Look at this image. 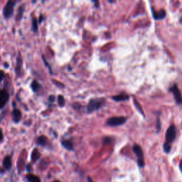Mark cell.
<instances>
[{
    "mask_svg": "<svg viewBox=\"0 0 182 182\" xmlns=\"http://www.w3.org/2000/svg\"><path fill=\"white\" fill-rule=\"evenodd\" d=\"M31 87L32 90L34 92H38L41 88V84H39L38 82L36 81V80H33V81L32 82Z\"/></svg>",
    "mask_w": 182,
    "mask_h": 182,
    "instance_id": "e0dca14e",
    "label": "cell"
},
{
    "mask_svg": "<svg viewBox=\"0 0 182 182\" xmlns=\"http://www.w3.org/2000/svg\"><path fill=\"white\" fill-rule=\"evenodd\" d=\"M105 103V100L104 98H93L90 100L87 105V112L88 113H92L94 111L98 110L103 107Z\"/></svg>",
    "mask_w": 182,
    "mask_h": 182,
    "instance_id": "6da1fadb",
    "label": "cell"
},
{
    "mask_svg": "<svg viewBox=\"0 0 182 182\" xmlns=\"http://www.w3.org/2000/svg\"><path fill=\"white\" fill-rule=\"evenodd\" d=\"M3 166L5 169H10L12 167V158L10 156H6L3 161Z\"/></svg>",
    "mask_w": 182,
    "mask_h": 182,
    "instance_id": "8fae6325",
    "label": "cell"
},
{
    "mask_svg": "<svg viewBox=\"0 0 182 182\" xmlns=\"http://www.w3.org/2000/svg\"><path fill=\"white\" fill-rule=\"evenodd\" d=\"M9 99V95L5 90H0V109H2L5 106Z\"/></svg>",
    "mask_w": 182,
    "mask_h": 182,
    "instance_id": "52a82bcc",
    "label": "cell"
},
{
    "mask_svg": "<svg viewBox=\"0 0 182 182\" xmlns=\"http://www.w3.org/2000/svg\"><path fill=\"white\" fill-rule=\"evenodd\" d=\"M54 100H55V96H53V95L50 96L49 98V102L50 103H53V102H54Z\"/></svg>",
    "mask_w": 182,
    "mask_h": 182,
    "instance_id": "484cf974",
    "label": "cell"
},
{
    "mask_svg": "<svg viewBox=\"0 0 182 182\" xmlns=\"http://www.w3.org/2000/svg\"><path fill=\"white\" fill-rule=\"evenodd\" d=\"M40 157V152L37 149H34L31 153V159L33 162H36Z\"/></svg>",
    "mask_w": 182,
    "mask_h": 182,
    "instance_id": "2e32d148",
    "label": "cell"
},
{
    "mask_svg": "<svg viewBox=\"0 0 182 182\" xmlns=\"http://www.w3.org/2000/svg\"><path fill=\"white\" fill-rule=\"evenodd\" d=\"M112 142V139L111 137H105L103 140V142L104 144H110Z\"/></svg>",
    "mask_w": 182,
    "mask_h": 182,
    "instance_id": "7402d4cb",
    "label": "cell"
},
{
    "mask_svg": "<svg viewBox=\"0 0 182 182\" xmlns=\"http://www.w3.org/2000/svg\"><path fill=\"white\" fill-rule=\"evenodd\" d=\"M127 119L125 117H114L109 118L107 120V125L110 127H117L120 126V125H123L124 123H125Z\"/></svg>",
    "mask_w": 182,
    "mask_h": 182,
    "instance_id": "3957f363",
    "label": "cell"
},
{
    "mask_svg": "<svg viewBox=\"0 0 182 182\" xmlns=\"http://www.w3.org/2000/svg\"><path fill=\"white\" fill-rule=\"evenodd\" d=\"M53 182H61V181H57V180H56V181H54Z\"/></svg>",
    "mask_w": 182,
    "mask_h": 182,
    "instance_id": "d6a6232c",
    "label": "cell"
},
{
    "mask_svg": "<svg viewBox=\"0 0 182 182\" xmlns=\"http://www.w3.org/2000/svg\"><path fill=\"white\" fill-rule=\"evenodd\" d=\"M133 151L135 152V155L137 157V163L138 165L140 167H143L144 165V155H143V152L142 150L141 147L137 144H135L133 146Z\"/></svg>",
    "mask_w": 182,
    "mask_h": 182,
    "instance_id": "277c9868",
    "label": "cell"
},
{
    "mask_svg": "<svg viewBox=\"0 0 182 182\" xmlns=\"http://www.w3.org/2000/svg\"><path fill=\"white\" fill-rule=\"evenodd\" d=\"M12 117L13 120L16 123H18L22 119V112L17 109H14L12 111Z\"/></svg>",
    "mask_w": 182,
    "mask_h": 182,
    "instance_id": "ba28073f",
    "label": "cell"
},
{
    "mask_svg": "<svg viewBox=\"0 0 182 182\" xmlns=\"http://www.w3.org/2000/svg\"><path fill=\"white\" fill-rule=\"evenodd\" d=\"M26 178L29 182H41L39 177L32 174H29L26 176Z\"/></svg>",
    "mask_w": 182,
    "mask_h": 182,
    "instance_id": "4fadbf2b",
    "label": "cell"
},
{
    "mask_svg": "<svg viewBox=\"0 0 182 182\" xmlns=\"http://www.w3.org/2000/svg\"><path fill=\"white\" fill-rule=\"evenodd\" d=\"M58 103H59V105L60 107H63L65 105V99H64V98L61 95H59L58 96Z\"/></svg>",
    "mask_w": 182,
    "mask_h": 182,
    "instance_id": "ffe728a7",
    "label": "cell"
},
{
    "mask_svg": "<svg viewBox=\"0 0 182 182\" xmlns=\"http://www.w3.org/2000/svg\"><path fill=\"white\" fill-rule=\"evenodd\" d=\"M176 137V128L174 125H171L166 132V142L171 143L174 141Z\"/></svg>",
    "mask_w": 182,
    "mask_h": 182,
    "instance_id": "5b68a950",
    "label": "cell"
},
{
    "mask_svg": "<svg viewBox=\"0 0 182 182\" xmlns=\"http://www.w3.org/2000/svg\"><path fill=\"white\" fill-rule=\"evenodd\" d=\"M135 106H136V107H137L138 110H139V112H141V113H142V114H143V112H142V110L141 107H140V106L139 105V104H138L137 101L135 100Z\"/></svg>",
    "mask_w": 182,
    "mask_h": 182,
    "instance_id": "cb8c5ba5",
    "label": "cell"
},
{
    "mask_svg": "<svg viewBox=\"0 0 182 182\" xmlns=\"http://www.w3.org/2000/svg\"><path fill=\"white\" fill-rule=\"evenodd\" d=\"M17 2V1H14V0H9L6 2V5L3 9V14L6 19H9L12 17L14 14V6L16 5Z\"/></svg>",
    "mask_w": 182,
    "mask_h": 182,
    "instance_id": "7a4b0ae2",
    "label": "cell"
},
{
    "mask_svg": "<svg viewBox=\"0 0 182 182\" xmlns=\"http://www.w3.org/2000/svg\"><path fill=\"white\" fill-rule=\"evenodd\" d=\"M164 152H169V151L171 150V144H169V143H164Z\"/></svg>",
    "mask_w": 182,
    "mask_h": 182,
    "instance_id": "44dd1931",
    "label": "cell"
},
{
    "mask_svg": "<svg viewBox=\"0 0 182 182\" xmlns=\"http://www.w3.org/2000/svg\"><path fill=\"white\" fill-rule=\"evenodd\" d=\"M73 106L75 109H80L81 108V105H80V104H79L78 103H75V104H73Z\"/></svg>",
    "mask_w": 182,
    "mask_h": 182,
    "instance_id": "603a6c76",
    "label": "cell"
},
{
    "mask_svg": "<svg viewBox=\"0 0 182 182\" xmlns=\"http://www.w3.org/2000/svg\"><path fill=\"white\" fill-rule=\"evenodd\" d=\"M153 17L155 19H163L166 17V11L162 10L159 11V12H156L155 11H153Z\"/></svg>",
    "mask_w": 182,
    "mask_h": 182,
    "instance_id": "7c38bea8",
    "label": "cell"
},
{
    "mask_svg": "<svg viewBox=\"0 0 182 182\" xmlns=\"http://www.w3.org/2000/svg\"><path fill=\"white\" fill-rule=\"evenodd\" d=\"M22 58L21 56H19L18 57V61H17V66L16 67L15 71L17 73V75L19 76L21 74V70H22Z\"/></svg>",
    "mask_w": 182,
    "mask_h": 182,
    "instance_id": "9a60e30c",
    "label": "cell"
},
{
    "mask_svg": "<svg viewBox=\"0 0 182 182\" xmlns=\"http://www.w3.org/2000/svg\"><path fill=\"white\" fill-rule=\"evenodd\" d=\"M30 167H31L30 164H28V165H27V170H28L29 172V171H30Z\"/></svg>",
    "mask_w": 182,
    "mask_h": 182,
    "instance_id": "4dcf8cb0",
    "label": "cell"
},
{
    "mask_svg": "<svg viewBox=\"0 0 182 182\" xmlns=\"http://www.w3.org/2000/svg\"><path fill=\"white\" fill-rule=\"evenodd\" d=\"M179 167H180V169H181V170L182 171V161L181 162V163H180V166H179Z\"/></svg>",
    "mask_w": 182,
    "mask_h": 182,
    "instance_id": "1f68e13d",
    "label": "cell"
},
{
    "mask_svg": "<svg viewBox=\"0 0 182 182\" xmlns=\"http://www.w3.org/2000/svg\"><path fill=\"white\" fill-rule=\"evenodd\" d=\"M129 96L125 93H122V94H120L118 96H115L112 97V100H114L115 101L117 102H121V101H125L129 99Z\"/></svg>",
    "mask_w": 182,
    "mask_h": 182,
    "instance_id": "30bf717a",
    "label": "cell"
},
{
    "mask_svg": "<svg viewBox=\"0 0 182 182\" xmlns=\"http://www.w3.org/2000/svg\"><path fill=\"white\" fill-rule=\"evenodd\" d=\"M38 22L37 21V19L33 17L32 19V30L33 32H37V31H38Z\"/></svg>",
    "mask_w": 182,
    "mask_h": 182,
    "instance_id": "d6986e66",
    "label": "cell"
},
{
    "mask_svg": "<svg viewBox=\"0 0 182 182\" xmlns=\"http://www.w3.org/2000/svg\"><path fill=\"white\" fill-rule=\"evenodd\" d=\"M2 139H3V134H2V131H1V130L0 129V142L2 141Z\"/></svg>",
    "mask_w": 182,
    "mask_h": 182,
    "instance_id": "4316f807",
    "label": "cell"
},
{
    "mask_svg": "<svg viewBox=\"0 0 182 182\" xmlns=\"http://www.w3.org/2000/svg\"><path fill=\"white\" fill-rule=\"evenodd\" d=\"M4 76V72L3 71V70H0V83L2 81Z\"/></svg>",
    "mask_w": 182,
    "mask_h": 182,
    "instance_id": "d4e9b609",
    "label": "cell"
},
{
    "mask_svg": "<svg viewBox=\"0 0 182 182\" xmlns=\"http://www.w3.org/2000/svg\"><path fill=\"white\" fill-rule=\"evenodd\" d=\"M170 91L173 93L175 101H176V103L177 105L182 104V95L181 92L179 90L177 85H174L173 86L170 88Z\"/></svg>",
    "mask_w": 182,
    "mask_h": 182,
    "instance_id": "8992f818",
    "label": "cell"
},
{
    "mask_svg": "<svg viewBox=\"0 0 182 182\" xmlns=\"http://www.w3.org/2000/svg\"><path fill=\"white\" fill-rule=\"evenodd\" d=\"M24 11V5L21 6L19 8L18 12H17V17H16V19H17V20H20V19H22Z\"/></svg>",
    "mask_w": 182,
    "mask_h": 182,
    "instance_id": "ac0fdd59",
    "label": "cell"
},
{
    "mask_svg": "<svg viewBox=\"0 0 182 182\" xmlns=\"http://www.w3.org/2000/svg\"><path fill=\"white\" fill-rule=\"evenodd\" d=\"M42 19H43V17H42V15H41L39 17V19H38V23H41Z\"/></svg>",
    "mask_w": 182,
    "mask_h": 182,
    "instance_id": "83f0119b",
    "label": "cell"
},
{
    "mask_svg": "<svg viewBox=\"0 0 182 182\" xmlns=\"http://www.w3.org/2000/svg\"><path fill=\"white\" fill-rule=\"evenodd\" d=\"M0 173H1V174H3V173H4V169H3L0 168Z\"/></svg>",
    "mask_w": 182,
    "mask_h": 182,
    "instance_id": "f546056e",
    "label": "cell"
},
{
    "mask_svg": "<svg viewBox=\"0 0 182 182\" xmlns=\"http://www.w3.org/2000/svg\"><path fill=\"white\" fill-rule=\"evenodd\" d=\"M87 180H88V182H93V180H92L90 177H88V178H87Z\"/></svg>",
    "mask_w": 182,
    "mask_h": 182,
    "instance_id": "f1b7e54d",
    "label": "cell"
},
{
    "mask_svg": "<svg viewBox=\"0 0 182 182\" xmlns=\"http://www.w3.org/2000/svg\"><path fill=\"white\" fill-rule=\"evenodd\" d=\"M37 144L40 146H46L47 144V138L45 136H40L37 139Z\"/></svg>",
    "mask_w": 182,
    "mask_h": 182,
    "instance_id": "5bb4252c",
    "label": "cell"
},
{
    "mask_svg": "<svg viewBox=\"0 0 182 182\" xmlns=\"http://www.w3.org/2000/svg\"><path fill=\"white\" fill-rule=\"evenodd\" d=\"M61 144L63 146L64 148L67 149L68 151H73V143L71 142V141L68 139H64L61 142Z\"/></svg>",
    "mask_w": 182,
    "mask_h": 182,
    "instance_id": "9c48e42d",
    "label": "cell"
}]
</instances>
